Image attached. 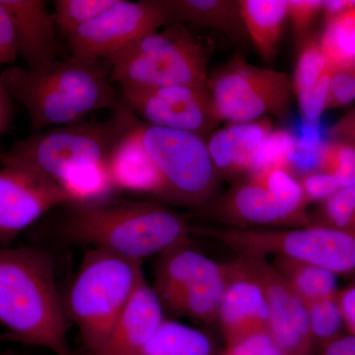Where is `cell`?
Masks as SVG:
<instances>
[{
  "mask_svg": "<svg viewBox=\"0 0 355 355\" xmlns=\"http://www.w3.org/2000/svg\"><path fill=\"white\" fill-rule=\"evenodd\" d=\"M193 233L230 248L238 256H282L355 279V229L309 225L291 229L193 227Z\"/></svg>",
  "mask_w": 355,
  "mask_h": 355,
  "instance_id": "obj_7",
  "label": "cell"
},
{
  "mask_svg": "<svg viewBox=\"0 0 355 355\" xmlns=\"http://www.w3.org/2000/svg\"><path fill=\"white\" fill-rule=\"evenodd\" d=\"M200 216L230 229H291L310 225L308 211L292 209L251 180L235 182L200 209Z\"/></svg>",
  "mask_w": 355,
  "mask_h": 355,
  "instance_id": "obj_13",
  "label": "cell"
},
{
  "mask_svg": "<svg viewBox=\"0 0 355 355\" xmlns=\"http://www.w3.org/2000/svg\"><path fill=\"white\" fill-rule=\"evenodd\" d=\"M175 23L164 1L116 0L113 6L69 37L70 57L107 58L159 28Z\"/></svg>",
  "mask_w": 355,
  "mask_h": 355,
  "instance_id": "obj_10",
  "label": "cell"
},
{
  "mask_svg": "<svg viewBox=\"0 0 355 355\" xmlns=\"http://www.w3.org/2000/svg\"><path fill=\"white\" fill-rule=\"evenodd\" d=\"M137 125L119 142L110 158L112 179L116 190L149 193L162 200V178L142 146Z\"/></svg>",
  "mask_w": 355,
  "mask_h": 355,
  "instance_id": "obj_20",
  "label": "cell"
},
{
  "mask_svg": "<svg viewBox=\"0 0 355 355\" xmlns=\"http://www.w3.org/2000/svg\"><path fill=\"white\" fill-rule=\"evenodd\" d=\"M355 7V0H328L324 1L323 12L327 20H330Z\"/></svg>",
  "mask_w": 355,
  "mask_h": 355,
  "instance_id": "obj_44",
  "label": "cell"
},
{
  "mask_svg": "<svg viewBox=\"0 0 355 355\" xmlns=\"http://www.w3.org/2000/svg\"><path fill=\"white\" fill-rule=\"evenodd\" d=\"M329 132L336 141L347 142L355 146V110L336 121Z\"/></svg>",
  "mask_w": 355,
  "mask_h": 355,
  "instance_id": "obj_41",
  "label": "cell"
},
{
  "mask_svg": "<svg viewBox=\"0 0 355 355\" xmlns=\"http://www.w3.org/2000/svg\"><path fill=\"white\" fill-rule=\"evenodd\" d=\"M0 80L24 106L35 130L81 123L91 112L121 104L100 60L70 57L41 70L8 67Z\"/></svg>",
  "mask_w": 355,
  "mask_h": 355,
  "instance_id": "obj_3",
  "label": "cell"
},
{
  "mask_svg": "<svg viewBox=\"0 0 355 355\" xmlns=\"http://www.w3.org/2000/svg\"><path fill=\"white\" fill-rule=\"evenodd\" d=\"M265 291L270 311L268 334L284 355H315L307 304L265 257L237 256Z\"/></svg>",
  "mask_w": 355,
  "mask_h": 355,
  "instance_id": "obj_12",
  "label": "cell"
},
{
  "mask_svg": "<svg viewBox=\"0 0 355 355\" xmlns=\"http://www.w3.org/2000/svg\"><path fill=\"white\" fill-rule=\"evenodd\" d=\"M76 205L103 202L116 191L108 164L84 166L72 170L60 182Z\"/></svg>",
  "mask_w": 355,
  "mask_h": 355,
  "instance_id": "obj_27",
  "label": "cell"
},
{
  "mask_svg": "<svg viewBox=\"0 0 355 355\" xmlns=\"http://www.w3.org/2000/svg\"><path fill=\"white\" fill-rule=\"evenodd\" d=\"M137 132L162 178L163 200L200 210L220 195L221 180L203 137L146 123Z\"/></svg>",
  "mask_w": 355,
  "mask_h": 355,
  "instance_id": "obj_8",
  "label": "cell"
},
{
  "mask_svg": "<svg viewBox=\"0 0 355 355\" xmlns=\"http://www.w3.org/2000/svg\"><path fill=\"white\" fill-rule=\"evenodd\" d=\"M116 0H57L53 14L58 31L69 39L77 30L113 6Z\"/></svg>",
  "mask_w": 355,
  "mask_h": 355,
  "instance_id": "obj_29",
  "label": "cell"
},
{
  "mask_svg": "<svg viewBox=\"0 0 355 355\" xmlns=\"http://www.w3.org/2000/svg\"><path fill=\"white\" fill-rule=\"evenodd\" d=\"M123 104L147 125L195 133L205 139L221 123L209 88L121 86Z\"/></svg>",
  "mask_w": 355,
  "mask_h": 355,
  "instance_id": "obj_11",
  "label": "cell"
},
{
  "mask_svg": "<svg viewBox=\"0 0 355 355\" xmlns=\"http://www.w3.org/2000/svg\"><path fill=\"white\" fill-rule=\"evenodd\" d=\"M336 295L307 304L311 333L317 349H323L343 335L345 320Z\"/></svg>",
  "mask_w": 355,
  "mask_h": 355,
  "instance_id": "obj_28",
  "label": "cell"
},
{
  "mask_svg": "<svg viewBox=\"0 0 355 355\" xmlns=\"http://www.w3.org/2000/svg\"><path fill=\"white\" fill-rule=\"evenodd\" d=\"M310 225L355 229V184L322 203L317 214H310Z\"/></svg>",
  "mask_w": 355,
  "mask_h": 355,
  "instance_id": "obj_33",
  "label": "cell"
},
{
  "mask_svg": "<svg viewBox=\"0 0 355 355\" xmlns=\"http://www.w3.org/2000/svg\"><path fill=\"white\" fill-rule=\"evenodd\" d=\"M328 69V62L320 40L308 39L301 48L293 78L291 79L294 96L297 98L307 92Z\"/></svg>",
  "mask_w": 355,
  "mask_h": 355,
  "instance_id": "obj_32",
  "label": "cell"
},
{
  "mask_svg": "<svg viewBox=\"0 0 355 355\" xmlns=\"http://www.w3.org/2000/svg\"><path fill=\"white\" fill-rule=\"evenodd\" d=\"M70 205L62 224L69 241L140 261L191 243L186 219L157 200Z\"/></svg>",
  "mask_w": 355,
  "mask_h": 355,
  "instance_id": "obj_2",
  "label": "cell"
},
{
  "mask_svg": "<svg viewBox=\"0 0 355 355\" xmlns=\"http://www.w3.org/2000/svg\"><path fill=\"white\" fill-rule=\"evenodd\" d=\"M207 88L221 121L246 123L291 114L294 94L288 74L249 64L240 55L214 70Z\"/></svg>",
  "mask_w": 355,
  "mask_h": 355,
  "instance_id": "obj_9",
  "label": "cell"
},
{
  "mask_svg": "<svg viewBox=\"0 0 355 355\" xmlns=\"http://www.w3.org/2000/svg\"><path fill=\"white\" fill-rule=\"evenodd\" d=\"M76 205L55 182L12 166L0 169V247L14 239L49 210Z\"/></svg>",
  "mask_w": 355,
  "mask_h": 355,
  "instance_id": "obj_14",
  "label": "cell"
},
{
  "mask_svg": "<svg viewBox=\"0 0 355 355\" xmlns=\"http://www.w3.org/2000/svg\"><path fill=\"white\" fill-rule=\"evenodd\" d=\"M347 331H349V335H352L355 336V321L352 322L349 326H347Z\"/></svg>",
  "mask_w": 355,
  "mask_h": 355,
  "instance_id": "obj_45",
  "label": "cell"
},
{
  "mask_svg": "<svg viewBox=\"0 0 355 355\" xmlns=\"http://www.w3.org/2000/svg\"><path fill=\"white\" fill-rule=\"evenodd\" d=\"M318 171L335 177L342 189L355 184V146L336 140L322 144Z\"/></svg>",
  "mask_w": 355,
  "mask_h": 355,
  "instance_id": "obj_31",
  "label": "cell"
},
{
  "mask_svg": "<svg viewBox=\"0 0 355 355\" xmlns=\"http://www.w3.org/2000/svg\"><path fill=\"white\" fill-rule=\"evenodd\" d=\"M331 74V69L329 67L312 88L297 97L300 113L310 125H316L322 114L326 111Z\"/></svg>",
  "mask_w": 355,
  "mask_h": 355,
  "instance_id": "obj_35",
  "label": "cell"
},
{
  "mask_svg": "<svg viewBox=\"0 0 355 355\" xmlns=\"http://www.w3.org/2000/svg\"><path fill=\"white\" fill-rule=\"evenodd\" d=\"M13 99L0 80V135L6 132L12 123Z\"/></svg>",
  "mask_w": 355,
  "mask_h": 355,
  "instance_id": "obj_43",
  "label": "cell"
},
{
  "mask_svg": "<svg viewBox=\"0 0 355 355\" xmlns=\"http://www.w3.org/2000/svg\"><path fill=\"white\" fill-rule=\"evenodd\" d=\"M163 310L157 294L142 275L107 342L87 355H139L165 319Z\"/></svg>",
  "mask_w": 355,
  "mask_h": 355,
  "instance_id": "obj_17",
  "label": "cell"
},
{
  "mask_svg": "<svg viewBox=\"0 0 355 355\" xmlns=\"http://www.w3.org/2000/svg\"><path fill=\"white\" fill-rule=\"evenodd\" d=\"M164 3L175 23L216 30L236 44L247 42L239 0H166Z\"/></svg>",
  "mask_w": 355,
  "mask_h": 355,
  "instance_id": "obj_21",
  "label": "cell"
},
{
  "mask_svg": "<svg viewBox=\"0 0 355 355\" xmlns=\"http://www.w3.org/2000/svg\"><path fill=\"white\" fill-rule=\"evenodd\" d=\"M214 338L202 330L164 319L139 355H219Z\"/></svg>",
  "mask_w": 355,
  "mask_h": 355,
  "instance_id": "obj_23",
  "label": "cell"
},
{
  "mask_svg": "<svg viewBox=\"0 0 355 355\" xmlns=\"http://www.w3.org/2000/svg\"><path fill=\"white\" fill-rule=\"evenodd\" d=\"M227 275V263L212 261L184 293L178 315L191 317L205 324L216 323Z\"/></svg>",
  "mask_w": 355,
  "mask_h": 355,
  "instance_id": "obj_24",
  "label": "cell"
},
{
  "mask_svg": "<svg viewBox=\"0 0 355 355\" xmlns=\"http://www.w3.org/2000/svg\"><path fill=\"white\" fill-rule=\"evenodd\" d=\"M295 148V141L291 133L284 130H272L257 154L248 175L270 168H282L292 174Z\"/></svg>",
  "mask_w": 355,
  "mask_h": 355,
  "instance_id": "obj_34",
  "label": "cell"
},
{
  "mask_svg": "<svg viewBox=\"0 0 355 355\" xmlns=\"http://www.w3.org/2000/svg\"><path fill=\"white\" fill-rule=\"evenodd\" d=\"M272 266L306 304L331 297L338 294V275L306 261L288 258L273 257Z\"/></svg>",
  "mask_w": 355,
  "mask_h": 355,
  "instance_id": "obj_25",
  "label": "cell"
},
{
  "mask_svg": "<svg viewBox=\"0 0 355 355\" xmlns=\"http://www.w3.org/2000/svg\"><path fill=\"white\" fill-rule=\"evenodd\" d=\"M288 17L299 39L307 34L313 21L323 8L321 0H287Z\"/></svg>",
  "mask_w": 355,
  "mask_h": 355,
  "instance_id": "obj_39",
  "label": "cell"
},
{
  "mask_svg": "<svg viewBox=\"0 0 355 355\" xmlns=\"http://www.w3.org/2000/svg\"><path fill=\"white\" fill-rule=\"evenodd\" d=\"M142 261L93 248L84 257L67 297L88 354L107 342L144 275Z\"/></svg>",
  "mask_w": 355,
  "mask_h": 355,
  "instance_id": "obj_5",
  "label": "cell"
},
{
  "mask_svg": "<svg viewBox=\"0 0 355 355\" xmlns=\"http://www.w3.org/2000/svg\"><path fill=\"white\" fill-rule=\"evenodd\" d=\"M212 261L209 257L191 248V243L160 254L153 287L163 309L178 315L184 293Z\"/></svg>",
  "mask_w": 355,
  "mask_h": 355,
  "instance_id": "obj_19",
  "label": "cell"
},
{
  "mask_svg": "<svg viewBox=\"0 0 355 355\" xmlns=\"http://www.w3.org/2000/svg\"><path fill=\"white\" fill-rule=\"evenodd\" d=\"M228 275L216 323L226 345L268 333L270 311L265 291L238 257L227 261Z\"/></svg>",
  "mask_w": 355,
  "mask_h": 355,
  "instance_id": "obj_15",
  "label": "cell"
},
{
  "mask_svg": "<svg viewBox=\"0 0 355 355\" xmlns=\"http://www.w3.org/2000/svg\"><path fill=\"white\" fill-rule=\"evenodd\" d=\"M239 4L248 38L261 58L272 62L288 17L287 0H239Z\"/></svg>",
  "mask_w": 355,
  "mask_h": 355,
  "instance_id": "obj_22",
  "label": "cell"
},
{
  "mask_svg": "<svg viewBox=\"0 0 355 355\" xmlns=\"http://www.w3.org/2000/svg\"><path fill=\"white\" fill-rule=\"evenodd\" d=\"M248 180L261 184L280 202L292 209L308 211L302 189L295 176L282 168H270L248 175Z\"/></svg>",
  "mask_w": 355,
  "mask_h": 355,
  "instance_id": "obj_30",
  "label": "cell"
},
{
  "mask_svg": "<svg viewBox=\"0 0 355 355\" xmlns=\"http://www.w3.org/2000/svg\"><path fill=\"white\" fill-rule=\"evenodd\" d=\"M0 323L14 338L70 355L55 263L35 247H0Z\"/></svg>",
  "mask_w": 355,
  "mask_h": 355,
  "instance_id": "obj_1",
  "label": "cell"
},
{
  "mask_svg": "<svg viewBox=\"0 0 355 355\" xmlns=\"http://www.w3.org/2000/svg\"><path fill=\"white\" fill-rule=\"evenodd\" d=\"M219 355H284L268 333L257 334L233 345H226Z\"/></svg>",
  "mask_w": 355,
  "mask_h": 355,
  "instance_id": "obj_38",
  "label": "cell"
},
{
  "mask_svg": "<svg viewBox=\"0 0 355 355\" xmlns=\"http://www.w3.org/2000/svg\"><path fill=\"white\" fill-rule=\"evenodd\" d=\"M19 55L10 14L0 0V65L11 64Z\"/></svg>",
  "mask_w": 355,
  "mask_h": 355,
  "instance_id": "obj_40",
  "label": "cell"
},
{
  "mask_svg": "<svg viewBox=\"0 0 355 355\" xmlns=\"http://www.w3.org/2000/svg\"><path fill=\"white\" fill-rule=\"evenodd\" d=\"M106 60L110 79L120 86L207 88V51L181 23L147 34Z\"/></svg>",
  "mask_w": 355,
  "mask_h": 355,
  "instance_id": "obj_6",
  "label": "cell"
},
{
  "mask_svg": "<svg viewBox=\"0 0 355 355\" xmlns=\"http://www.w3.org/2000/svg\"><path fill=\"white\" fill-rule=\"evenodd\" d=\"M320 44L331 69H355V7L326 21Z\"/></svg>",
  "mask_w": 355,
  "mask_h": 355,
  "instance_id": "obj_26",
  "label": "cell"
},
{
  "mask_svg": "<svg viewBox=\"0 0 355 355\" xmlns=\"http://www.w3.org/2000/svg\"><path fill=\"white\" fill-rule=\"evenodd\" d=\"M139 123L121 103L108 120L64 125L16 142L0 154V164L21 168L60 184L77 168L108 164L119 142Z\"/></svg>",
  "mask_w": 355,
  "mask_h": 355,
  "instance_id": "obj_4",
  "label": "cell"
},
{
  "mask_svg": "<svg viewBox=\"0 0 355 355\" xmlns=\"http://www.w3.org/2000/svg\"><path fill=\"white\" fill-rule=\"evenodd\" d=\"M355 100V69H331L326 110L347 106Z\"/></svg>",
  "mask_w": 355,
  "mask_h": 355,
  "instance_id": "obj_37",
  "label": "cell"
},
{
  "mask_svg": "<svg viewBox=\"0 0 355 355\" xmlns=\"http://www.w3.org/2000/svg\"><path fill=\"white\" fill-rule=\"evenodd\" d=\"M268 118L246 123H229L216 130L207 142L210 157L220 180L237 182L249 174L254 158L272 132Z\"/></svg>",
  "mask_w": 355,
  "mask_h": 355,
  "instance_id": "obj_18",
  "label": "cell"
},
{
  "mask_svg": "<svg viewBox=\"0 0 355 355\" xmlns=\"http://www.w3.org/2000/svg\"><path fill=\"white\" fill-rule=\"evenodd\" d=\"M296 179L300 184L308 205L314 202L323 203L342 189L336 178L328 173L309 172Z\"/></svg>",
  "mask_w": 355,
  "mask_h": 355,
  "instance_id": "obj_36",
  "label": "cell"
},
{
  "mask_svg": "<svg viewBox=\"0 0 355 355\" xmlns=\"http://www.w3.org/2000/svg\"><path fill=\"white\" fill-rule=\"evenodd\" d=\"M12 19L18 51L28 69L41 70L60 60L57 24L42 0H1Z\"/></svg>",
  "mask_w": 355,
  "mask_h": 355,
  "instance_id": "obj_16",
  "label": "cell"
},
{
  "mask_svg": "<svg viewBox=\"0 0 355 355\" xmlns=\"http://www.w3.org/2000/svg\"><path fill=\"white\" fill-rule=\"evenodd\" d=\"M319 355H355V336L343 335L324 345Z\"/></svg>",
  "mask_w": 355,
  "mask_h": 355,
  "instance_id": "obj_42",
  "label": "cell"
}]
</instances>
